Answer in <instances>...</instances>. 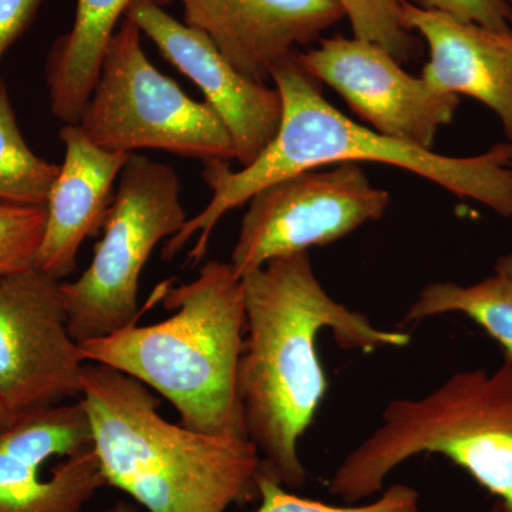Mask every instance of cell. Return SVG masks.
<instances>
[{"label":"cell","instance_id":"18","mask_svg":"<svg viewBox=\"0 0 512 512\" xmlns=\"http://www.w3.org/2000/svg\"><path fill=\"white\" fill-rule=\"evenodd\" d=\"M59 168L30 150L0 77V201L46 207Z\"/></svg>","mask_w":512,"mask_h":512},{"label":"cell","instance_id":"9","mask_svg":"<svg viewBox=\"0 0 512 512\" xmlns=\"http://www.w3.org/2000/svg\"><path fill=\"white\" fill-rule=\"evenodd\" d=\"M86 363L67 326L62 282L36 265L0 279V400L10 413L80 397Z\"/></svg>","mask_w":512,"mask_h":512},{"label":"cell","instance_id":"19","mask_svg":"<svg viewBox=\"0 0 512 512\" xmlns=\"http://www.w3.org/2000/svg\"><path fill=\"white\" fill-rule=\"evenodd\" d=\"M349 19L353 36L386 49L400 63L420 55V40L403 18L406 0H335Z\"/></svg>","mask_w":512,"mask_h":512},{"label":"cell","instance_id":"15","mask_svg":"<svg viewBox=\"0 0 512 512\" xmlns=\"http://www.w3.org/2000/svg\"><path fill=\"white\" fill-rule=\"evenodd\" d=\"M407 28L429 47L423 77L444 93L493 111L512 143V32H497L404 2Z\"/></svg>","mask_w":512,"mask_h":512},{"label":"cell","instance_id":"10","mask_svg":"<svg viewBox=\"0 0 512 512\" xmlns=\"http://www.w3.org/2000/svg\"><path fill=\"white\" fill-rule=\"evenodd\" d=\"M106 485L79 399L15 414L0 429V512H82Z\"/></svg>","mask_w":512,"mask_h":512},{"label":"cell","instance_id":"22","mask_svg":"<svg viewBox=\"0 0 512 512\" xmlns=\"http://www.w3.org/2000/svg\"><path fill=\"white\" fill-rule=\"evenodd\" d=\"M413 5L444 13L460 22L512 32V8L507 0H414Z\"/></svg>","mask_w":512,"mask_h":512},{"label":"cell","instance_id":"1","mask_svg":"<svg viewBox=\"0 0 512 512\" xmlns=\"http://www.w3.org/2000/svg\"><path fill=\"white\" fill-rule=\"evenodd\" d=\"M247 312L238 394L261 476L298 490L308 473L298 444L328 390L316 339L330 329L340 348H404L409 333L372 325L326 292L309 252L272 259L242 278Z\"/></svg>","mask_w":512,"mask_h":512},{"label":"cell","instance_id":"21","mask_svg":"<svg viewBox=\"0 0 512 512\" xmlns=\"http://www.w3.org/2000/svg\"><path fill=\"white\" fill-rule=\"evenodd\" d=\"M46 215V207L0 201V279L35 266Z\"/></svg>","mask_w":512,"mask_h":512},{"label":"cell","instance_id":"5","mask_svg":"<svg viewBox=\"0 0 512 512\" xmlns=\"http://www.w3.org/2000/svg\"><path fill=\"white\" fill-rule=\"evenodd\" d=\"M441 454L498 497L493 511L512 512V362L494 372L464 370L419 399H394L382 424L345 457L328 490L346 504L380 494L404 461Z\"/></svg>","mask_w":512,"mask_h":512},{"label":"cell","instance_id":"7","mask_svg":"<svg viewBox=\"0 0 512 512\" xmlns=\"http://www.w3.org/2000/svg\"><path fill=\"white\" fill-rule=\"evenodd\" d=\"M77 124L92 143L111 153L160 150L202 164L235 160L220 116L150 62L140 29L127 18L111 39Z\"/></svg>","mask_w":512,"mask_h":512},{"label":"cell","instance_id":"27","mask_svg":"<svg viewBox=\"0 0 512 512\" xmlns=\"http://www.w3.org/2000/svg\"><path fill=\"white\" fill-rule=\"evenodd\" d=\"M507 2L510 3L511 8H512V0H507Z\"/></svg>","mask_w":512,"mask_h":512},{"label":"cell","instance_id":"3","mask_svg":"<svg viewBox=\"0 0 512 512\" xmlns=\"http://www.w3.org/2000/svg\"><path fill=\"white\" fill-rule=\"evenodd\" d=\"M79 400L107 485L148 512H225L259 498L251 440L170 423L147 386L99 363L84 365Z\"/></svg>","mask_w":512,"mask_h":512},{"label":"cell","instance_id":"23","mask_svg":"<svg viewBox=\"0 0 512 512\" xmlns=\"http://www.w3.org/2000/svg\"><path fill=\"white\" fill-rule=\"evenodd\" d=\"M43 0H0V59L28 30Z\"/></svg>","mask_w":512,"mask_h":512},{"label":"cell","instance_id":"17","mask_svg":"<svg viewBox=\"0 0 512 512\" xmlns=\"http://www.w3.org/2000/svg\"><path fill=\"white\" fill-rule=\"evenodd\" d=\"M458 312L468 316L503 348L512 362V281L500 274L473 285L433 282L421 289L404 322H419L431 316Z\"/></svg>","mask_w":512,"mask_h":512},{"label":"cell","instance_id":"8","mask_svg":"<svg viewBox=\"0 0 512 512\" xmlns=\"http://www.w3.org/2000/svg\"><path fill=\"white\" fill-rule=\"evenodd\" d=\"M249 202L231 264L244 278L269 261L302 254L380 220L390 194L357 163L302 171L262 188Z\"/></svg>","mask_w":512,"mask_h":512},{"label":"cell","instance_id":"16","mask_svg":"<svg viewBox=\"0 0 512 512\" xmlns=\"http://www.w3.org/2000/svg\"><path fill=\"white\" fill-rule=\"evenodd\" d=\"M134 2L77 0L72 29L53 45L46 63L50 106L64 124L79 123L117 25ZM154 2L163 6L170 0Z\"/></svg>","mask_w":512,"mask_h":512},{"label":"cell","instance_id":"26","mask_svg":"<svg viewBox=\"0 0 512 512\" xmlns=\"http://www.w3.org/2000/svg\"><path fill=\"white\" fill-rule=\"evenodd\" d=\"M13 417H15V414L10 413L8 407L5 406V403L0 400V429L8 426Z\"/></svg>","mask_w":512,"mask_h":512},{"label":"cell","instance_id":"14","mask_svg":"<svg viewBox=\"0 0 512 512\" xmlns=\"http://www.w3.org/2000/svg\"><path fill=\"white\" fill-rule=\"evenodd\" d=\"M64 160L46 202V227L36 258L40 271L62 281L72 275L87 238L103 228L131 154L111 153L92 143L79 124L59 133Z\"/></svg>","mask_w":512,"mask_h":512},{"label":"cell","instance_id":"24","mask_svg":"<svg viewBox=\"0 0 512 512\" xmlns=\"http://www.w3.org/2000/svg\"><path fill=\"white\" fill-rule=\"evenodd\" d=\"M495 274L503 275L512 281V254L498 259L497 264H495Z\"/></svg>","mask_w":512,"mask_h":512},{"label":"cell","instance_id":"20","mask_svg":"<svg viewBox=\"0 0 512 512\" xmlns=\"http://www.w3.org/2000/svg\"><path fill=\"white\" fill-rule=\"evenodd\" d=\"M259 505L252 512H420V494L413 487L394 484L369 504L330 505L292 494L274 478L258 474Z\"/></svg>","mask_w":512,"mask_h":512},{"label":"cell","instance_id":"4","mask_svg":"<svg viewBox=\"0 0 512 512\" xmlns=\"http://www.w3.org/2000/svg\"><path fill=\"white\" fill-rule=\"evenodd\" d=\"M170 318L80 343L84 360L156 390L187 429L248 439L238 394L244 349V282L231 262L202 265L194 281L163 293Z\"/></svg>","mask_w":512,"mask_h":512},{"label":"cell","instance_id":"12","mask_svg":"<svg viewBox=\"0 0 512 512\" xmlns=\"http://www.w3.org/2000/svg\"><path fill=\"white\" fill-rule=\"evenodd\" d=\"M126 18L150 37L168 63L197 84L227 127L241 167L254 163L282 120L278 90L238 72L204 33L178 22L154 0H136Z\"/></svg>","mask_w":512,"mask_h":512},{"label":"cell","instance_id":"11","mask_svg":"<svg viewBox=\"0 0 512 512\" xmlns=\"http://www.w3.org/2000/svg\"><path fill=\"white\" fill-rule=\"evenodd\" d=\"M296 59L377 133L424 150H433L440 128L453 121L460 106V96L440 92L407 73L383 47L355 36L322 39Z\"/></svg>","mask_w":512,"mask_h":512},{"label":"cell","instance_id":"6","mask_svg":"<svg viewBox=\"0 0 512 512\" xmlns=\"http://www.w3.org/2000/svg\"><path fill=\"white\" fill-rule=\"evenodd\" d=\"M187 221L174 168L131 154L92 264L76 281L62 284L67 326L77 343L136 325L141 272L157 245Z\"/></svg>","mask_w":512,"mask_h":512},{"label":"cell","instance_id":"25","mask_svg":"<svg viewBox=\"0 0 512 512\" xmlns=\"http://www.w3.org/2000/svg\"><path fill=\"white\" fill-rule=\"evenodd\" d=\"M101 512H138L136 505L127 503V501H119L113 505V507L107 508V510Z\"/></svg>","mask_w":512,"mask_h":512},{"label":"cell","instance_id":"13","mask_svg":"<svg viewBox=\"0 0 512 512\" xmlns=\"http://www.w3.org/2000/svg\"><path fill=\"white\" fill-rule=\"evenodd\" d=\"M184 23L238 72L264 82L282 60L345 19L335 0H180Z\"/></svg>","mask_w":512,"mask_h":512},{"label":"cell","instance_id":"2","mask_svg":"<svg viewBox=\"0 0 512 512\" xmlns=\"http://www.w3.org/2000/svg\"><path fill=\"white\" fill-rule=\"evenodd\" d=\"M281 94L278 133L254 163L232 171L229 163H205L202 178L212 191L207 208L188 218L183 229L167 239L164 261L180 254L192 237L197 242L188 264H201L212 232L229 211L242 207L262 188L302 171L343 163L393 165L426 178L457 195L480 202L500 217H512V143L495 144L474 157H448L383 136L362 126L323 97L318 80L303 70L295 55L271 72Z\"/></svg>","mask_w":512,"mask_h":512}]
</instances>
